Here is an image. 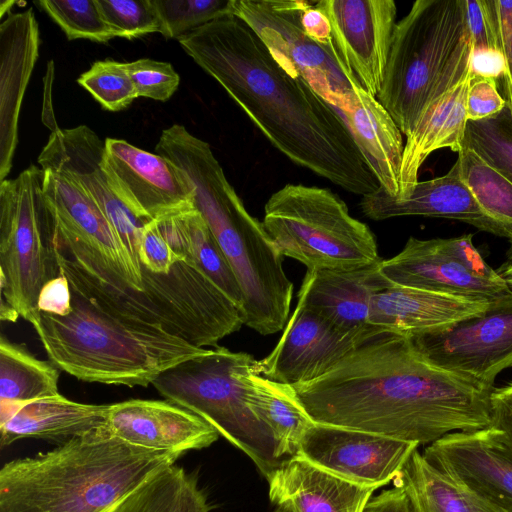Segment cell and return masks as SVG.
Segmentation results:
<instances>
[{
    "label": "cell",
    "instance_id": "1",
    "mask_svg": "<svg viewBox=\"0 0 512 512\" xmlns=\"http://www.w3.org/2000/svg\"><path fill=\"white\" fill-rule=\"evenodd\" d=\"M293 388L316 423L418 445L491 426L494 388L431 365L408 335L377 326L324 375Z\"/></svg>",
    "mask_w": 512,
    "mask_h": 512
},
{
    "label": "cell",
    "instance_id": "2",
    "mask_svg": "<svg viewBox=\"0 0 512 512\" xmlns=\"http://www.w3.org/2000/svg\"><path fill=\"white\" fill-rule=\"evenodd\" d=\"M177 40L290 161L362 197L380 188L340 111L287 72L246 22L226 15Z\"/></svg>",
    "mask_w": 512,
    "mask_h": 512
},
{
    "label": "cell",
    "instance_id": "3",
    "mask_svg": "<svg viewBox=\"0 0 512 512\" xmlns=\"http://www.w3.org/2000/svg\"><path fill=\"white\" fill-rule=\"evenodd\" d=\"M155 150L185 175L194 207L230 263L244 297V325L262 335L282 330L294 289L283 269V256L263 223L245 208L210 145L175 125L162 134Z\"/></svg>",
    "mask_w": 512,
    "mask_h": 512
},
{
    "label": "cell",
    "instance_id": "4",
    "mask_svg": "<svg viewBox=\"0 0 512 512\" xmlns=\"http://www.w3.org/2000/svg\"><path fill=\"white\" fill-rule=\"evenodd\" d=\"M183 454L128 444L101 431L0 469V512H108Z\"/></svg>",
    "mask_w": 512,
    "mask_h": 512
},
{
    "label": "cell",
    "instance_id": "5",
    "mask_svg": "<svg viewBox=\"0 0 512 512\" xmlns=\"http://www.w3.org/2000/svg\"><path fill=\"white\" fill-rule=\"evenodd\" d=\"M70 288L72 308L68 315L37 310L28 322L50 361L79 380L146 387L166 369L208 350L102 308Z\"/></svg>",
    "mask_w": 512,
    "mask_h": 512
},
{
    "label": "cell",
    "instance_id": "6",
    "mask_svg": "<svg viewBox=\"0 0 512 512\" xmlns=\"http://www.w3.org/2000/svg\"><path fill=\"white\" fill-rule=\"evenodd\" d=\"M466 0H417L396 23L377 95L408 137L425 108L471 75Z\"/></svg>",
    "mask_w": 512,
    "mask_h": 512
},
{
    "label": "cell",
    "instance_id": "7",
    "mask_svg": "<svg viewBox=\"0 0 512 512\" xmlns=\"http://www.w3.org/2000/svg\"><path fill=\"white\" fill-rule=\"evenodd\" d=\"M254 373L261 374V368L252 355L217 346L166 369L152 385L167 401L213 426L267 479L286 459L269 426L250 407Z\"/></svg>",
    "mask_w": 512,
    "mask_h": 512
},
{
    "label": "cell",
    "instance_id": "8",
    "mask_svg": "<svg viewBox=\"0 0 512 512\" xmlns=\"http://www.w3.org/2000/svg\"><path fill=\"white\" fill-rule=\"evenodd\" d=\"M263 226L284 257L312 269H351L380 261L370 228L328 188L286 184L264 207Z\"/></svg>",
    "mask_w": 512,
    "mask_h": 512
},
{
    "label": "cell",
    "instance_id": "9",
    "mask_svg": "<svg viewBox=\"0 0 512 512\" xmlns=\"http://www.w3.org/2000/svg\"><path fill=\"white\" fill-rule=\"evenodd\" d=\"M43 184L44 170L36 165L0 183L1 300L27 321L37 311L42 287L58 274Z\"/></svg>",
    "mask_w": 512,
    "mask_h": 512
},
{
    "label": "cell",
    "instance_id": "10",
    "mask_svg": "<svg viewBox=\"0 0 512 512\" xmlns=\"http://www.w3.org/2000/svg\"><path fill=\"white\" fill-rule=\"evenodd\" d=\"M307 1L232 0L231 12L258 35L290 74L303 78L341 114L353 106L361 88L342 63L334 45L305 31L302 12Z\"/></svg>",
    "mask_w": 512,
    "mask_h": 512
},
{
    "label": "cell",
    "instance_id": "11",
    "mask_svg": "<svg viewBox=\"0 0 512 512\" xmlns=\"http://www.w3.org/2000/svg\"><path fill=\"white\" fill-rule=\"evenodd\" d=\"M379 269L394 285L483 301L512 291L484 261L471 234L428 240L410 237L397 255L380 261Z\"/></svg>",
    "mask_w": 512,
    "mask_h": 512
},
{
    "label": "cell",
    "instance_id": "12",
    "mask_svg": "<svg viewBox=\"0 0 512 512\" xmlns=\"http://www.w3.org/2000/svg\"><path fill=\"white\" fill-rule=\"evenodd\" d=\"M409 338L431 365L493 389L498 374L512 366V291L478 315Z\"/></svg>",
    "mask_w": 512,
    "mask_h": 512
},
{
    "label": "cell",
    "instance_id": "13",
    "mask_svg": "<svg viewBox=\"0 0 512 512\" xmlns=\"http://www.w3.org/2000/svg\"><path fill=\"white\" fill-rule=\"evenodd\" d=\"M43 189L54 219V237L118 280L143 291L141 270L87 192L69 176L55 170H44Z\"/></svg>",
    "mask_w": 512,
    "mask_h": 512
},
{
    "label": "cell",
    "instance_id": "14",
    "mask_svg": "<svg viewBox=\"0 0 512 512\" xmlns=\"http://www.w3.org/2000/svg\"><path fill=\"white\" fill-rule=\"evenodd\" d=\"M105 142L88 126L52 130L38 157L44 170L66 174L79 184L101 208L141 270L139 250L144 226L152 221L139 217L121 199L106 172ZM142 272V271H141Z\"/></svg>",
    "mask_w": 512,
    "mask_h": 512
},
{
    "label": "cell",
    "instance_id": "15",
    "mask_svg": "<svg viewBox=\"0 0 512 512\" xmlns=\"http://www.w3.org/2000/svg\"><path fill=\"white\" fill-rule=\"evenodd\" d=\"M418 447L375 433L314 422L297 455L345 480L378 489L395 479Z\"/></svg>",
    "mask_w": 512,
    "mask_h": 512
},
{
    "label": "cell",
    "instance_id": "16",
    "mask_svg": "<svg viewBox=\"0 0 512 512\" xmlns=\"http://www.w3.org/2000/svg\"><path fill=\"white\" fill-rule=\"evenodd\" d=\"M333 45L348 72L366 92H380L397 6L393 0H321Z\"/></svg>",
    "mask_w": 512,
    "mask_h": 512
},
{
    "label": "cell",
    "instance_id": "17",
    "mask_svg": "<svg viewBox=\"0 0 512 512\" xmlns=\"http://www.w3.org/2000/svg\"><path fill=\"white\" fill-rule=\"evenodd\" d=\"M424 458L503 512H512V443L488 427L454 432L429 444Z\"/></svg>",
    "mask_w": 512,
    "mask_h": 512
},
{
    "label": "cell",
    "instance_id": "18",
    "mask_svg": "<svg viewBox=\"0 0 512 512\" xmlns=\"http://www.w3.org/2000/svg\"><path fill=\"white\" fill-rule=\"evenodd\" d=\"M104 164L121 199L139 217L158 220L193 207L189 183L166 157L122 139H105Z\"/></svg>",
    "mask_w": 512,
    "mask_h": 512
},
{
    "label": "cell",
    "instance_id": "19",
    "mask_svg": "<svg viewBox=\"0 0 512 512\" xmlns=\"http://www.w3.org/2000/svg\"><path fill=\"white\" fill-rule=\"evenodd\" d=\"M373 327L346 335L297 303L278 343L259 361L261 375L290 386L315 380L343 359Z\"/></svg>",
    "mask_w": 512,
    "mask_h": 512
},
{
    "label": "cell",
    "instance_id": "20",
    "mask_svg": "<svg viewBox=\"0 0 512 512\" xmlns=\"http://www.w3.org/2000/svg\"><path fill=\"white\" fill-rule=\"evenodd\" d=\"M99 431L134 446L181 454L207 448L219 438L213 426L191 411L143 399L109 404Z\"/></svg>",
    "mask_w": 512,
    "mask_h": 512
},
{
    "label": "cell",
    "instance_id": "21",
    "mask_svg": "<svg viewBox=\"0 0 512 512\" xmlns=\"http://www.w3.org/2000/svg\"><path fill=\"white\" fill-rule=\"evenodd\" d=\"M360 207L365 216L376 221L400 216L439 217L459 220L508 240L512 238L508 229L479 206L463 180L458 159L445 175L418 181L406 197H392L379 188L363 196Z\"/></svg>",
    "mask_w": 512,
    "mask_h": 512
},
{
    "label": "cell",
    "instance_id": "22",
    "mask_svg": "<svg viewBox=\"0 0 512 512\" xmlns=\"http://www.w3.org/2000/svg\"><path fill=\"white\" fill-rule=\"evenodd\" d=\"M380 261L351 269L307 270L297 303L321 315L343 334L366 331L372 326L373 296L391 285L380 272Z\"/></svg>",
    "mask_w": 512,
    "mask_h": 512
},
{
    "label": "cell",
    "instance_id": "23",
    "mask_svg": "<svg viewBox=\"0 0 512 512\" xmlns=\"http://www.w3.org/2000/svg\"><path fill=\"white\" fill-rule=\"evenodd\" d=\"M0 179L12 168L22 99L39 52V27L32 9L9 14L0 26Z\"/></svg>",
    "mask_w": 512,
    "mask_h": 512
},
{
    "label": "cell",
    "instance_id": "24",
    "mask_svg": "<svg viewBox=\"0 0 512 512\" xmlns=\"http://www.w3.org/2000/svg\"><path fill=\"white\" fill-rule=\"evenodd\" d=\"M492 301L391 284L372 298L369 324L408 336L446 329Z\"/></svg>",
    "mask_w": 512,
    "mask_h": 512
},
{
    "label": "cell",
    "instance_id": "25",
    "mask_svg": "<svg viewBox=\"0 0 512 512\" xmlns=\"http://www.w3.org/2000/svg\"><path fill=\"white\" fill-rule=\"evenodd\" d=\"M267 481L270 500L292 512H364L377 490L345 480L298 455L283 461Z\"/></svg>",
    "mask_w": 512,
    "mask_h": 512
},
{
    "label": "cell",
    "instance_id": "26",
    "mask_svg": "<svg viewBox=\"0 0 512 512\" xmlns=\"http://www.w3.org/2000/svg\"><path fill=\"white\" fill-rule=\"evenodd\" d=\"M108 406L79 403L58 394L14 407L0 416V447L25 438L66 441L99 431Z\"/></svg>",
    "mask_w": 512,
    "mask_h": 512
},
{
    "label": "cell",
    "instance_id": "27",
    "mask_svg": "<svg viewBox=\"0 0 512 512\" xmlns=\"http://www.w3.org/2000/svg\"><path fill=\"white\" fill-rule=\"evenodd\" d=\"M472 75L431 102L419 117L412 133L406 137L400 171V193L406 197L418 182L420 167L434 151L462 149L466 119L467 93Z\"/></svg>",
    "mask_w": 512,
    "mask_h": 512
},
{
    "label": "cell",
    "instance_id": "28",
    "mask_svg": "<svg viewBox=\"0 0 512 512\" xmlns=\"http://www.w3.org/2000/svg\"><path fill=\"white\" fill-rule=\"evenodd\" d=\"M380 188L392 197L400 193L404 152L402 132L377 97L359 88L351 109L342 114Z\"/></svg>",
    "mask_w": 512,
    "mask_h": 512
},
{
    "label": "cell",
    "instance_id": "29",
    "mask_svg": "<svg viewBox=\"0 0 512 512\" xmlns=\"http://www.w3.org/2000/svg\"><path fill=\"white\" fill-rule=\"evenodd\" d=\"M155 221L172 251L190 260L242 313L238 279L200 212L193 206Z\"/></svg>",
    "mask_w": 512,
    "mask_h": 512
},
{
    "label": "cell",
    "instance_id": "30",
    "mask_svg": "<svg viewBox=\"0 0 512 512\" xmlns=\"http://www.w3.org/2000/svg\"><path fill=\"white\" fill-rule=\"evenodd\" d=\"M410 512H503L430 464L416 449L393 480Z\"/></svg>",
    "mask_w": 512,
    "mask_h": 512
},
{
    "label": "cell",
    "instance_id": "31",
    "mask_svg": "<svg viewBox=\"0 0 512 512\" xmlns=\"http://www.w3.org/2000/svg\"><path fill=\"white\" fill-rule=\"evenodd\" d=\"M108 512H211L195 473L175 464L141 483Z\"/></svg>",
    "mask_w": 512,
    "mask_h": 512
},
{
    "label": "cell",
    "instance_id": "32",
    "mask_svg": "<svg viewBox=\"0 0 512 512\" xmlns=\"http://www.w3.org/2000/svg\"><path fill=\"white\" fill-rule=\"evenodd\" d=\"M249 404L274 434L281 455L287 460L297 455L301 440L314 423L293 386L251 375Z\"/></svg>",
    "mask_w": 512,
    "mask_h": 512
},
{
    "label": "cell",
    "instance_id": "33",
    "mask_svg": "<svg viewBox=\"0 0 512 512\" xmlns=\"http://www.w3.org/2000/svg\"><path fill=\"white\" fill-rule=\"evenodd\" d=\"M58 380L59 368L51 361L0 338V411L60 394Z\"/></svg>",
    "mask_w": 512,
    "mask_h": 512
},
{
    "label": "cell",
    "instance_id": "34",
    "mask_svg": "<svg viewBox=\"0 0 512 512\" xmlns=\"http://www.w3.org/2000/svg\"><path fill=\"white\" fill-rule=\"evenodd\" d=\"M458 160L463 180L479 206L512 234V183L467 147L458 152Z\"/></svg>",
    "mask_w": 512,
    "mask_h": 512
},
{
    "label": "cell",
    "instance_id": "35",
    "mask_svg": "<svg viewBox=\"0 0 512 512\" xmlns=\"http://www.w3.org/2000/svg\"><path fill=\"white\" fill-rule=\"evenodd\" d=\"M462 147L473 150L512 183V107L496 115L467 123Z\"/></svg>",
    "mask_w": 512,
    "mask_h": 512
},
{
    "label": "cell",
    "instance_id": "36",
    "mask_svg": "<svg viewBox=\"0 0 512 512\" xmlns=\"http://www.w3.org/2000/svg\"><path fill=\"white\" fill-rule=\"evenodd\" d=\"M35 4L53 19L69 40L107 43L115 37L97 0H39Z\"/></svg>",
    "mask_w": 512,
    "mask_h": 512
},
{
    "label": "cell",
    "instance_id": "37",
    "mask_svg": "<svg viewBox=\"0 0 512 512\" xmlns=\"http://www.w3.org/2000/svg\"><path fill=\"white\" fill-rule=\"evenodd\" d=\"M232 0H153L166 39L179 37L230 15Z\"/></svg>",
    "mask_w": 512,
    "mask_h": 512
},
{
    "label": "cell",
    "instance_id": "38",
    "mask_svg": "<svg viewBox=\"0 0 512 512\" xmlns=\"http://www.w3.org/2000/svg\"><path fill=\"white\" fill-rule=\"evenodd\" d=\"M77 82L111 112L126 109L139 97L123 63L110 59L94 62Z\"/></svg>",
    "mask_w": 512,
    "mask_h": 512
},
{
    "label": "cell",
    "instance_id": "39",
    "mask_svg": "<svg viewBox=\"0 0 512 512\" xmlns=\"http://www.w3.org/2000/svg\"><path fill=\"white\" fill-rule=\"evenodd\" d=\"M115 37L135 39L161 31L153 0H97Z\"/></svg>",
    "mask_w": 512,
    "mask_h": 512
},
{
    "label": "cell",
    "instance_id": "40",
    "mask_svg": "<svg viewBox=\"0 0 512 512\" xmlns=\"http://www.w3.org/2000/svg\"><path fill=\"white\" fill-rule=\"evenodd\" d=\"M123 66L139 97L167 101L178 89L180 76L168 62L142 58Z\"/></svg>",
    "mask_w": 512,
    "mask_h": 512
},
{
    "label": "cell",
    "instance_id": "41",
    "mask_svg": "<svg viewBox=\"0 0 512 512\" xmlns=\"http://www.w3.org/2000/svg\"><path fill=\"white\" fill-rule=\"evenodd\" d=\"M495 48L502 54L506 74L504 77L507 102L512 107V0H481Z\"/></svg>",
    "mask_w": 512,
    "mask_h": 512
},
{
    "label": "cell",
    "instance_id": "42",
    "mask_svg": "<svg viewBox=\"0 0 512 512\" xmlns=\"http://www.w3.org/2000/svg\"><path fill=\"white\" fill-rule=\"evenodd\" d=\"M182 257L176 255L155 220L148 222L142 231L139 263L141 271L146 269L153 273L167 274Z\"/></svg>",
    "mask_w": 512,
    "mask_h": 512
},
{
    "label": "cell",
    "instance_id": "43",
    "mask_svg": "<svg viewBox=\"0 0 512 512\" xmlns=\"http://www.w3.org/2000/svg\"><path fill=\"white\" fill-rule=\"evenodd\" d=\"M506 105V100L497 89L492 78L472 77L467 93L466 119L479 121L498 114Z\"/></svg>",
    "mask_w": 512,
    "mask_h": 512
},
{
    "label": "cell",
    "instance_id": "44",
    "mask_svg": "<svg viewBox=\"0 0 512 512\" xmlns=\"http://www.w3.org/2000/svg\"><path fill=\"white\" fill-rule=\"evenodd\" d=\"M72 294L68 279L58 271L42 287L37 301V310L65 316L71 312Z\"/></svg>",
    "mask_w": 512,
    "mask_h": 512
},
{
    "label": "cell",
    "instance_id": "45",
    "mask_svg": "<svg viewBox=\"0 0 512 512\" xmlns=\"http://www.w3.org/2000/svg\"><path fill=\"white\" fill-rule=\"evenodd\" d=\"M466 16L472 49L495 48L494 39L481 0H466Z\"/></svg>",
    "mask_w": 512,
    "mask_h": 512
},
{
    "label": "cell",
    "instance_id": "46",
    "mask_svg": "<svg viewBox=\"0 0 512 512\" xmlns=\"http://www.w3.org/2000/svg\"><path fill=\"white\" fill-rule=\"evenodd\" d=\"M491 426L502 431L512 443V382L494 388L490 395Z\"/></svg>",
    "mask_w": 512,
    "mask_h": 512
},
{
    "label": "cell",
    "instance_id": "47",
    "mask_svg": "<svg viewBox=\"0 0 512 512\" xmlns=\"http://www.w3.org/2000/svg\"><path fill=\"white\" fill-rule=\"evenodd\" d=\"M472 77L497 79L505 77L506 65L502 54L495 48L473 50L471 53Z\"/></svg>",
    "mask_w": 512,
    "mask_h": 512
},
{
    "label": "cell",
    "instance_id": "48",
    "mask_svg": "<svg viewBox=\"0 0 512 512\" xmlns=\"http://www.w3.org/2000/svg\"><path fill=\"white\" fill-rule=\"evenodd\" d=\"M302 25L312 38L324 43H332L329 20L316 3L313 5L311 2H306L302 12Z\"/></svg>",
    "mask_w": 512,
    "mask_h": 512
},
{
    "label": "cell",
    "instance_id": "49",
    "mask_svg": "<svg viewBox=\"0 0 512 512\" xmlns=\"http://www.w3.org/2000/svg\"><path fill=\"white\" fill-rule=\"evenodd\" d=\"M364 512H410V506L405 492L394 485L372 497Z\"/></svg>",
    "mask_w": 512,
    "mask_h": 512
},
{
    "label": "cell",
    "instance_id": "50",
    "mask_svg": "<svg viewBox=\"0 0 512 512\" xmlns=\"http://www.w3.org/2000/svg\"><path fill=\"white\" fill-rule=\"evenodd\" d=\"M510 247L507 250L505 261L496 270L500 278L512 287V239L509 240Z\"/></svg>",
    "mask_w": 512,
    "mask_h": 512
},
{
    "label": "cell",
    "instance_id": "51",
    "mask_svg": "<svg viewBox=\"0 0 512 512\" xmlns=\"http://www.w3.org/2000/svg\"><path fill=\"white\" fill-rule=\"evenodd\" d=\"M273 512H292L291 509H289L286 506L279 505Z\"/></svg>",
    "mask_w": 512,
    "mask_h": 512
}]
</instances>
